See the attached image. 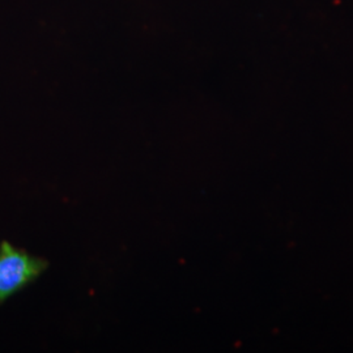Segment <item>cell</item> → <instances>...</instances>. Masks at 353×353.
Masks as SVG:
<instances>
[{"label": "cell", "mask_w": 353, "mask_h": 353, "mask_svg": "<svg viewBox=\"0 0 353 353\" xmlns=\"http://www.w3.org/2000/svg\"><path fill=\"white\" fill-rule=\"evenodd\" d=\"M48 267V261L3 241L0 243V305L36 281Z\"/></svg>", "instance_id": "cell-1"}]
</instances>
